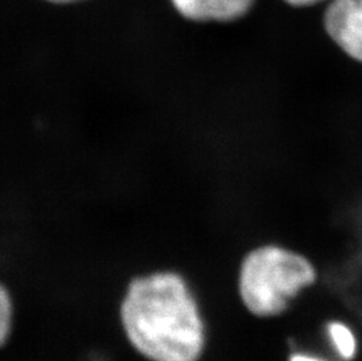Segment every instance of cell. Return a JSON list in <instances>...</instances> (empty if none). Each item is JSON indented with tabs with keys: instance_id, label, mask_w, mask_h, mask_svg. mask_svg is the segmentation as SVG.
Wrapping results in <instances>:
<instances>
[{
	"instance_id": "obj_5",
	"label": "cell",
	"mask_w": 362,
	"mask_h": 361,
	"mask_svg": "<svg viewBox=\"0 0 362 361\" xmlns=\"http://www.w3.org/2000/svg\"><path fill=\"white\" fill-rule=\"evenodd\" d=\"M328 333L342 358L351 359L354 357L356 350V338L349 327L342 323L334 321L328 326Z\"/></svg>"
},
{
	"instance_id": "obj_9",
	"label": "cell",
	"mask_w": 362,
	"mask_h": 361,
	"mask_svg": "<svg viewBox=\"0 0 362 361\" xmlns=\"http://www.w3.org/2000/svg\"><path fill=\"white\" fill-rule=\"evenodd\" d=\"M46 1H49V3L54 4H69L74 3V1H79V0H46Z\"/></svg>"
},
{
	"instance_id": "obj_6",
	"label": "cell",
	"mask_w": 362,
	"mask_h": 361,
	"mask_svg": "<svg viewBox=\"0 0 362 361\" xmlns=\"http://www.w3.org/2000/svg\"><path fill=\"white\" fill-rule=\"evenodd\" d=\"M12 299L10 293L7 292L5 287H1L0 291V341L5 344V341L10 336L11 327H12Z\"/></svg>"
},
{
	"instance_id": "obj_8",
	"label": "cell",
	"mask_w": 362,
	"mask_h": 361,
	"mask_svg": "<svg viewBox=\"0 0 362 361\" xmlns=\"http://www.w3.org/2000/svg\"><path fill=\"white\" fill-rule=\"evenodd\" d=\"M290 361H324L320 359L315 358V357H310V355H292Z\"/></svg>"
},
{
	"instance_id": "obj_4",
	"label": "cell",
	"mask_w": 362,
	"mask_h": 361,
	"mask_svg": "<svg viewBox=\"0 0 362 361\" xmlns=\"http://www.w3.org/2000/svg\"><path fill=\"white\" fill-rule=\"evenodd\" d=\"M256 0H171L182 17L192 21H238L249 13Z\"/></svg>"
},
{
	"instance_id": "obj_3",
	"label": "cell",
	"mask_w": 362,
	"mask_h": 361,
	"mask_svg": "<svg viewBox=\"0 0 362 361\" xmlns=\"http://www.w3.org/2000/svg\"><path fill=\"white\" fill-rule=\"evenodd\" d=\"M322 28L332 44L362 67V0H329Z\"/></svg>"
},
{
	"instance_id": "obj_2",
	"label": "cell",
	"mask_w": 362,
	"mask_h": 361,
	"mask_svg": "<svg viewBox=\"0 0 362 361\" xmlns=\"http://www.w3.org/2000/svg\"><path fill=\"white\" fill-rule=\"evenodd\" d=\"M315 280V266L305 256L269 244L252 250L243 260L240 297L246 309L258 317L277 316Z\"/></svg>"
},
{
	"instance_id": "obj_1",
	"label": "cell",
	"mask_w": 362,
	"mask_h": 361,
	"mask_svg": "<svg viewBox=\"0 0 362 361\" xmlns=\"http://www.w3.org/2000/svg\"><path fill=\"white\" fill-rule=\"evenodd\" d=\"M121 321L130 344L151 361H197L204 348L199 306L177 273L134 280L123 298Z\"/></svg>"
},
{
	"instance_id": "obj_7",
	"label": "cell",
	"mask_w": 362,
	"mask_h": 361,
	"mask_svg": "<svg viewBox=\"0 0 362 361\" xmlns=\"http://www.w3.org/2000/svg\"><path fill=\"white\" fill-rule=\"evenodd\" d=\"M290 6L297 8H306V7L315 6L318 4L324 3L326 0H284Z\"/></svg>"
}]
</instances>
